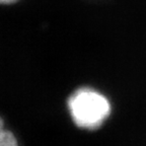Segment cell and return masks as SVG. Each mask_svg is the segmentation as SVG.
<instances>
[{"instance_id":"6da1fadb","label":"cell","mask_w":146,"mask_h":146,"mask_svg":"<svg viewBox=\"0 0 146 146\" xmlns=\"http://www.w3.org/2000/svg\"><path fill=\"white\" fill-rule=\"evenodd\" d=\"M68 110L73 122L78 127L94 130L110 116L111 104L100 91L83 87L74 91L69 98Z\"/></svg>"},{"instance_id":"7a4b0ae2","label":"cell","mask_w":146,"mask_h":146,"mask_svg":"<svg viewBox=\"0 0 146 146\" xmlns=\"http://www.w3.org/2000/svg\"><path fill=\"white\" fill-rule=\"evenodd\" d=\"M0 146H19V144L10 131L2 129L0 131Z\"/></svg>"},{"instance_id":"3957f363","label":"cell","mask_w":146,"mask_h":146,"mask_svg":"<svg viewBox=\"0 0 146 146\" xmlns=\"http://www.w3.org/2000/svg\"><path fill=\"white\" fill-rule=\"evenodd\" d=\"M18 0H0V4H12V3H15Z\"/></svg>"},{"instance_id":"277c9868","label":"cell","mask_w":146,"mask_h":146,"mask_svg":"<svg viewBox=\"0 0 146 146\" xmlns=\"http://www.w3.org/2000/svg\"><path fill=\"white\" fill-rule=\"evenodd\" d=\"M2 129H4V123H3L2 119L0 118V131L2 130Z\"/></svg>"}]
</instances>
